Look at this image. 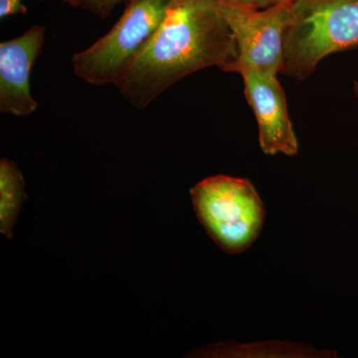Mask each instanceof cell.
<instances>
[{
    "label": "cell",
    "instance_id": "cell-1",
    "mask_svg": "<svg viewBox=\"0 0 358 358\" xmlns=\"http://www.w3.org/2000/svg\"><path fill=\"white\" fill-rule=\"evenodd\" d=\"M236 57L234 36L214 0H171L157 32L115 87L143 110L193 73L227 72Z\"/></svg>",
    "mask_w": 358,
    "mask_h": 358
},
{
    "label": "cell",
    "instance_id": "cell-2",
    "mask_svg": "<svg viewBox=\"0 0 358 358\" xmlns=\"http://www.w3.org/2000/svg\"><path fill=\"white\" fill-rule=\"evenodd\" d=\"M358 46V0H294L281 74L303 81L331 54Z\"/></svg>",
    "mask_w": 358,
    "mask_h": 358
},
{
    "label": "cell",
    "instance_id": "cell-3",
    "mask_svg": "<svg viewBox=\"0 0 358 358\" xmlns=\"http://www.w3.org/2000/svg\"><path fill=\"white\" fill-rule=\"evenodd\" d=\"M190 196L202 227L225 253H244L261 234L265 205L248 179L210 176L193 186Z\"/></svg>",
    "mask_w": 358,
    "mask_h": 358
},
{
    "label": "cell",
    "instance_id": "cell-4",
    "mask_svg": "<svg viewBox=\"0 0 358 358\" xmlns=\"http://www.w3.org/2000/svg\"><path fill=\"white\" fill-rule=\"evenodd\" d=\"M171 0H127L117 23L72 58L74 74L93 86H117L166 15Z\"/></svg>",
    "mask_w": 358,
    "mask_h": 358
},
{
    "label": "cell",
    "instance_id": "cell-5",
    "mask_svg": "<svg viewBox=\"0 0 358 358\" xmlns=\"http://www.w3.org/2000/svg\"><path fill=\"white\" fill-rule=\"evenodd\" d=\"M294 0H282L268 7L214 0L229 26L237 57L227 73L257 72L279 75L284 65L287 32L293 18Z\"/></svg>",
    "mask_w": 358,
    "mask_h": 358
},
{
    "label": "cell",
    "instance_id": "cell-6",
    "mask_svg": "<svg viewBox=\"0 0 358 358\" xmlns=\"http://www.w3.org/2000/svg\"><path fill=\"white\" fill-rule=\"evenodd\" d=\"M244 94L255 115L259 145L265 155L298 154L299 141L289 117L286 94L277 75L242 73Z\"/></svg>",
    "mask_w": 358,
    "mask_h": 358
},
{
    "label": "cell",
    "instance_id": "cell-7",
    "mask_svg": "<svg viewBox=\"0 0 358 358\" xmlns=\"http://www.w3.org/2000/svg\"><path fill=\"white\" fill-rule=\"evenodd\" d=\"M46 28L35 24L16 38L0 43V112L14 117L30 115L38 103L30 92L33 65L41 53Z\"/></svg>",
    "mask_w": 358,
    "mask_h": 358
},
{
    "label": "cell",
    "instance_id": "cell-8",
    "mask_svg": "<svg viewBox=\"0 0 358 358\" xmlns=\"http://www.w3.org/2000/svg\"><path fill=\"white\" fill-rule=\"evenodd\" d=\"M189 357L212 358H334V350H320L313 345L291 341H254L240 343L235 341H221L199 348Z\"/></svg>",
    "mask_w": 358,
    "mask_h": 358
},
{
    "label": "cell",
    "instance_id": "cell-9",
    "mask_svg": "<svg viewBox=\"0 0 358 358\" xmlns=\"http://www.w3.org/2000/svg\"><path fill=\"white\" fill-rule=\"evenodd\" d=\"M27 199L22 173L16 162L3 157L0 162V232L13 238L22 204Z\"/></svg>",
    "mask_w": 358,
    "mask_h": 358
},
{
    "label": "cell",
    "instance_id": "cell-10",
    "mask_svg": "<svg viewBox=\"0 0 358 358\" xmlns=\"http://www.w3.org/2000/svg\"><path fill=\"white\" fill-rule=\"evenodd\" d=\"M124 0H80V7L98 17L106 20L110 17L117 6Z\"/></svg>",
    "mask_w": 358,
    "mask_h": 358
},
{
    "label": "cell",
    "instance_id": "cell-11",
    "mask_svg": "<svg viewBox=\"0 0 358 358\" xmlns=\"http://www.w3.org/2000/svg\"><path fill=\"white\" fill-rule=\"evenodd\" d=\"M74 7H80V0H60ZM27 7L23 4V0H0V18L9 17L16 14L27 13Z\"/></svg>",
    "mask_w": 358,
    "mask_h": 358
},
{
    "label": "cell",
    "instance_id": "cell-12",
    "mask_svg": "<svg viewBox=\"0 0 358 358\" xmlns=\"http://www.w3.org/2000/svg\"><path fill=\"white\" fill-rule=\"evenodd\" d=\"M219 1L235 2V3L248 4L256 7H268L278 3L282 0H219Z\"/></svg>",
    "mask_w": 358,
    "mask_h": 358
},
{
    "label": "cell",
    "instance_id": "cell-13",
    "mask_svg": "<svg viewBox=\"0 0 358 358\" xmlns=\"http://www.w3.org/2000/svg\"><path fill=\"white\" fill-rule=\"evenodd\" d=\"M353 92H355V95L358 99V81H355L353 83Z\"/></svg>",
    "mask_w": 358,
    "mask_h": 358
}]
</instances>
